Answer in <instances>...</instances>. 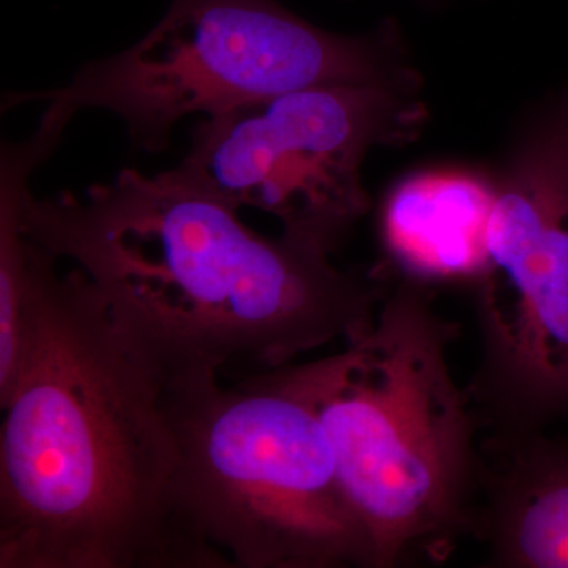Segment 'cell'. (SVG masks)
I'll return each mask as SVG.
<instances>
[{
  "label": "cell",
  "instance_id": "obj_1",
  "mask_svg": "<svg viewBox=\"0 0 568 568\" xmlns=\"http://www.w3.org/2000/svg\"><path fill=\"white\" fill-rule=\"evenodd\" d=\"M24 233L95 284L162 381L272 372L375 321L379 272L343 271L301 239L265 237L181 166L126 168L82 196H20Z\"/></svg>",
  "mask_w": 568,
  "mask_h": 568
},
{
  "label": "cell",
  "instance_id": "obj_2",
  "mask_svg": "<svg viewBox=\"0 0 568 568\" xmlns=\"http://www.w3.org/2000/svg\"><path fill=\"white\" fill-rule=\"evenodd\" d=\"M58 261L29 237L28 339L0 395V568H194L168 506L162 381Z\"/></svg>",
  "mask_w": 568,
  "mask_h": 568
},
{
  "label": "cell",
  "instance_id": "obj_3",
  "mask_svg": "<svg viewBox=\"0 0 568 568\" xmlns=\"http://www.w3.org/2000/svg\"><path fill=\"white\" fill-rule=\"evenodd\" d=\"M454 323L399 280L342 353L274 369L310 406L373 548L375 568L444 560L476 528V420L447 353Z\"/></svg>",
  "mask_w": 568,
  "mask_h": 568
},
{
  "label": "cell",
  "instance_id": "obj_4",
  "mask_svg": "<svg viewBox=\"0 0 568 568\" xmlns=\"http://www.w3.org/2000/svg\"><path fill=\"white\" fill-rule=\"evenodd\" d=\"M168 506L194 568L375 567L324 428L272 372L163 384Z\"/></svg>",
  "mask_w": 568,
  "mask_h": 568
},
{
  "label": "cell",
  "instance_id": "obj_5",
  "mask_svg": "<svg viewBox=\"0 0 568 568\" xmlns=\"http://www.w3.org/2000/svg\"><path fill=\"white\" fill-rule=\"evenodd\" d=\"M418 80L390 21L345 36L276 0H171L159 24L129 50L85 63L54 91L10 93L3 108L47 102L73 114L108 111L140 151L159 153L189 115L320 85L417 93Z\"/></svg>",
  "mask_w": 568,
  "mask_h": 568
},
{
  "label": "cell",
  "instance_id": "obj_6",
  "mask_svg": "<svg viewBox=\"0 0 568 568\" xmlns=\"http://www.w3.org/2000/svg\"><path fill=\"white\" fill-rule=\"evenodd\" d=\"M424 122L414 92L320 85L205 115L179 166L237 211L268 213L283 234L334 253L369 209L365 156L413 141Z\"/></svg>",
  "mask_w": 568,
  "mask_h": 568
},
{
  "label": "cell",
  "instance_id": "obj_7",
  "mask_svg": "<svg viewBox=\"0 0 568 568\" xmlns=\"http://www.w3.org/2000/svg\"><path fill=\"white\" fill-rule=\"evenodd\" d=\"M488 257L476 284L484 355L470 396L497 435L534 432L568 414V185L500 190Z\"/></svg>",
  "mask_w": 568,
  "mask_h": 568
},
{
  "label": "cell",
  "instance_id": "obj_8",
  "mask_svg": "<svg viewBox=\"0 0 568 568\" xmlns=\"http://www.w3.org/2000/svg\"><path fill=\"white\" fill-rule=\"evenodd\" d=\"M496 173L466 164H437L403 175L379 205L381 245L399 275L428 287L467 283L487 272L488 227Z\"/></svg>",
  "mask_w": 568,
  "mask_h": 568
},
{
  "label": "cell",
  "instance_id": "obj_9",
  "mask_svg": "<svg viewBox=\"0 0 568 568\" xmlns=\"http://www.w3.org/2000/svg\"><path fill=\"white\" fill-rule=\"evenodd\" d=\"M503 465L481 473L487 507L477 526L491 559L511 568H568V443L534 432L497 435Z\"/></svg>",
  "mask_w": 568,
  "mask_h": 568
}]
</instances>
